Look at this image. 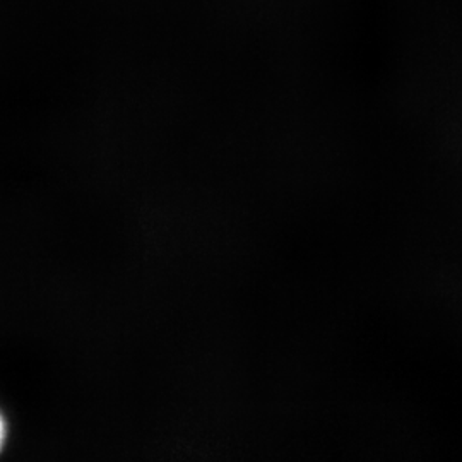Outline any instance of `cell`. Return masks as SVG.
Instances as JSON below:
<instances>
[{
  "instance_id": "cell-1",
  "label": "cell",
  "mask_w": 462,
  "mask_h": 462,
  "mask_svg": "<svg viewBox=\"0 0 462 462\" xmlns=\"http://www.w3.org/2000/svg\"><path fill=\"white\" fill-rule=\"evenodd\" d=\"M4 437H5V427H4V421L0 418V448H2V444H4Z\"/></svg>"
}]
</instances>
